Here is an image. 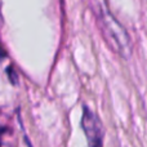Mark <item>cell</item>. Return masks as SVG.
I'll use <instances>...</instances> for the list:
<instances>
[{"label": "cell", "mask_w": 147, "mask_h": 147, "mask_svg": "<svg viewBox=\"0 0 147 147\" xmlns=\"http://www.w3.org/2000/svg\"><path fill=\"white\" fill-rule=\"evenodd\" d=\"M81 127L89 142V147H103L105 129L99 117L88 107H84Z\"/></svg>", "instance_id": "obj_2"}, {"label": "cell", "mask_w": 147, "mask_h": 147, "mask_svg": "<svg viewBox=\"0 0 147 147\" xmlns=\"http://www.w3.org/2000/svg\"><path fill=\"white\" fill-rule=\"evenodd\" d=\"M0 25H1V13H0Z\"/></svg>", "instance_id": "obj_3"}, {"label": "cell", "mask_w": 147, "mask_h": 147, "mask_svg": "<svg viewBox=\"0 0 147 147\" xmlns=\"http://www.w3.org/2000/svg\"><path fill=\"white\" fill-rule=\"evenodd\" d=\"M89 5L93 10L102 38L105 39L110 49L123 58H129L133 51L132 39L124 26L115 18L110 10L107 0H89Z\"/></svg>", "instance_id": "obj_1"}]
</instances>
